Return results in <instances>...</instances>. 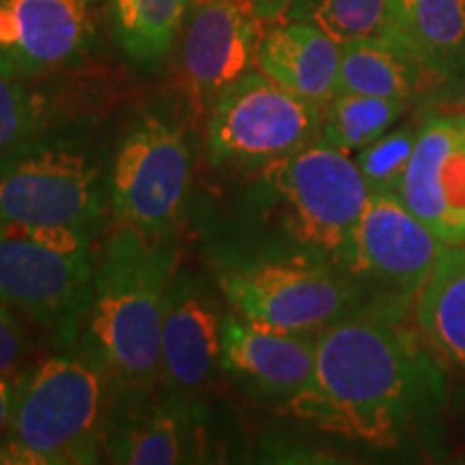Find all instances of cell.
<instances>
[{"label": "cell", "instance_id": "obj_12", "mask_svg": "<svg viewBox=\"0 0 465 465\" xmlns=\"http://www.w3.org/2000/svg\"><path fill=\"white\" fill-rule=\"evenodd\" d=\"M444 243H465V114H438L418 130L399 192Z\"/></svg>", "mask_w": 465, "mask_h": 465}, {"label": "cell", "instance_id": "obj_6", "mask_svg": "<svg viewBox=\"0 0 465 465\" xmlns=\"http://www.w3.org/2000/svg\"><path fill=\"white\" fill-rule=\"evenodd\" d=\"M218 282L235 315L293 334L330 328L353 300L345 278L312 252L235 261L223 267Z\"/></svg>", "mask_w": 465, "mask_h": 465}, {"label": "cell", "instance_id": "obj_26", "mask_svg": "<svg viewBox=\"0 0 465 465\" xmlns=\"http://www.w3.org/2000/svg\"><path fill=\"white\" fill-rule=\"evenodd\" d=\"M9 308L0 302V375L3 377L15 373L26 349L25 328Z\"/></svg>", "mask_w": 465, "mask_h": 465}, {"label": "cell", "instance_id": "obj_13", "mask_svg": "<svg viewBox=\"0 0 465 465\" xmlns=\"http://www.w3.org/2000/svg\"><path fill=\"white\" fill-rule=\"evenodd\" d=\"M224 315L218 300L192 274L174 272L160 334V383L188 397L212 380L223 353Z\"/></svg>", "mask_w": 465, "mask_h": 465}, {"label": "cell", "instance_id": "obj_4", "mask_svg": "<svg viewBox=\"0 0 465 465\" xmlns=\"http://www.w3.org/2000/svg\"><path fill=\"white\" fill-rule=\"evenodd\" d=\"M369 192L347 151L315 141L257 171L248 199L308 252L342 259Z\"/></svg>", "mask_w": 465, "mask_h": 465}, {"label": "cell", "instance_id": "obj_29", "mask_svg": "<svg viewBox=\"0 0 465 465\" xmlns=\"http://www.w3.org/2000/svg\"><path fill=\"white\" fill-rule=\"evenodd\" d=\"M293 0H254V9L263 22H278L287 15Z\"/></svg>", "mask_w": 465, "mask_h": 465}, {"label": "cell", "instance_id": "obj_18", "mask_svg": "<svg viewBox=\"0 0 465 465\" xmlns=\"http://www.w3.org/2000/svg\"><path fill=\"white\" fill-rule=\"evenodd\" d=\"M431 84L414 52L394 37H371L341 44L339 91L410 100Z\"/></svg>", "mask_w": 465, "mask_h": 465}, {"label": "cell", "instance_id": "obj_3", "mask_svg": "<svg viewBox=\"0 0 465 465\" xmlns=\"http://www.w3.org/2000/svg\"><path fill=\"white\" fill-rule=\"evenodd\" d=\"M108 375L91 358L52 356L17 377L0 463L86 465L106 446Z\"/></svg>", "mask_w": 465, "mask_h": 465}, {"label": "cell", "instance_id": "obj_28", "mask_svg": "<svg viewBox=\"0 0 465 465\" xmlns=\"http://www.w3.org/2000/svg\"><path fill=\"white\" fill-rule=\"evenodd\" d=\"M14 388L15 381H9L7 377L0 375V444H3L9 429L11 407H14Z\"/></svg>", "mask_w": 465, "mask_h": 465}, {"label": "cell", "instance_id": "obj_23", "mask_svg": "<svg viewBox=\"0 0 465 465\" xmlns=\"http://www.w3.org/2000/svg\"><path fill=\"white\" fill-rule=\"evenodd\" d=\"M306 17L339 45L392 35L391 0H311Z\"/></svg>", "mask_w": 465, "mask_h": 465}, {"label": "cell", "instance_id": "obj_20", "mask_svg": "<svg viewBox=\"0 0 465 465\" xmlns=\"http://www.w3.org/2000/svg\"><path fill=\"white\" fill-rule=\"evenodd\" d=\"M190 0H110L116 42L130 61L158 67L173 50Z\"/></svg>", "mask_w": 465, "mask_h": 465}, {"label": "cell", "instance_id": "obj_10", "mask_svg": "<svg viewBox=\"0 0 465 465\" xmlns=\"http://www.w3.org/2000/svg\"><path fill=\"white\" fill-rule=\"evenodd\" d=\"M182 44L185 97L196 114H207L223 91L257 61L265 22L254 0H190Z\"/></svg>", "mask_w": 465, "mask_h": 465}, {"label": "cell", "instance_id": "obj_8", "mask_svg": "<svg viewBox=\"0 0 465 465\" xmlns=\"http://www.w3.org/2000/svg\"><path fill=\"white\" fill-rule=\"evenodd\" d=\"M190 177L192 149L182 127L155 113L138 116L119 143L106 182L116 223L171 240Z\"/></svg>", "mask_w": 465, "mask_h": 465}, {"label": "cell", "instance_id": "obj_9", "mask_svg": "<svg viewBox=\"0 0 465 465\" xmlns=\"http://www.w3.org/2000/svg\"><path fill=\"white\" fill-rule=\"evenodd\" d=\"M93 270V252H63L0 220V302L65 342L74 341L89 312Z\"/></svg>", "mask_w": 465, "mask_h": 465}, {"label": "cell", "instance_id": "obj_16", "mask_svg": "<svg viewBox=\"0 0 465 465\" xmlns=\"http://www.w3.org/2000/svg\"><path fill=\"white\" fill-rule=\"evenodd\" d=\"M341 45L308 20H278L261 37L254 67L325 106L339 91Z\"/></svg>", "mask_w": 465, "mask_h": 465}, {"label": "cell", "instance_id": "obj_19", "mask_svg": "<svg viewBox=\"0 0 465 465\" xmlns=\"http://www.w3.org/2000/svg\"><path fill=\"white\" fill-rule=\"evenodd\" d=\"M188 411L183 397L151 403L106 429L110 461L125 465H174L183 461Z\"/></svg>", "mask_w": 465, "mask_h": 465}, {"label": "cell", "instance_id": "obj_17", "mask_svg": "<svg viewBox=\"0 0 465 465\" xmlns=\"http://www.w3.org/2000/svg\"><path fill=\"white\" fill-rule=\"evenodd\" d=\"M414 302L424 339L465 369V243H446Z\"/></svg>", "mask_w": 465, "mask_h": 465}, {"label": "cell", "instance_id": "obj_11", "mask_svg": "<svg viewBox=\"0 0 465 465\" xmlns=\"http://www.w3.org/2000/svg\"><path fill=\"white\" fill-rule=\"evenodd\" d=\"M444 246L397 192L371 190L341 261L401 295H416Z\"/></svg>", "mask_w": 465, "mask_h": 465}, {"label": "cell", "instance_id": "obj_30", "mask_svg": "<svg viewBox=\"0 0 465 465\" xmlns=\"http://www.w3.org/2000/svg\"><path fill=\"white\" fill-rule=\"evenodd\" d=\"M459 113L465 114V91H463V97H461V102H459Z\"/></svg>", "mask_w": 465, "mask_h": 465}, {"label": "cell", "instance_id": "obj_7", "mask_svg": "<svg viewBox=\"0 0 465 465\" xmlns=\"http://www.w3.org/2000/svg\"><path fill=\"white\" fill-rule=\"evenodd\" d=\"M106 194L100 162L78 144L33 138L0 155V220L95 232Z\"/></svg>", "mask_w": 465, "mask_h": 465}, {"label": "cell", "instance_id": "obj_14", "mask_svg": "<svg viewBox=\"0 0 465 465\" xmlns=\"http://www.w3.org/2000/svg\"><path fill=\"white\" fill-rule=\"evenodd\" d=\"M91 35L86 0H0V72L28 78L65 67Z\"/></svg>", "mask_w": 465, "mask_h": 465}, {"label": "cell", "instance_id": "obj_2", "mask_svg": "<svg viewBox=\"0 0 465 465\" xmlns=\"http://www.w3.org/2000/svg\"><path fill=\"white\" fill-rule=\"evenodd\" d=\"M177 252L168 237L119 224L93 270L86 358L130 394L160 381V334Z\"/></svg>", "mask_w": 465, "mask_h": 465}, {"label": "cell", "instance_id": "obj_27", "mask_svg": "<svg viewBox=\"0 0 465 465\" xmlns=\"http://www.w3.org/2000/svg\"><path fill=\"white\" fill-rule=\"evenodd\" d=\"M414 3L416 0H391V9H392V35L391 37L399 39L401 44H405L407 22H410Z\"/></svg>", "mask_w": 465, "mask_h": 465}, {"label": "cell", "instance_id": "obj_22", "mask_svg": "<svg viewBox=\"0 0 465 465\" xmlns=\"http://www.w3.org/2000/svg\"><path fill=\"white\" fill-rule=\"evenodd\" d=\"M407 100L336 93L323 106L319 141L341 151H360L388 132L405 113Z\"/></svg>", "mask_w": 465, "mask_h": 465}, {"label": "cell", "instance_id": "obj_1", "mask_svg": "<svg viewBox=\"0 0 465 465\" xmlns=\"http://www.w3.org/2000/svg\"><path fill=\"white\" fill-rule=\"evenodd\" d=\"M411 360L391 325L336 322L315 339L311 380L289 397V411L322 431L392 449L410 418Z\"/></svg>", "mask_w": 465, "mask_h": 465}, {"label": "cell", "instance_id": "obj_25", "mask_svg": "<svg viewBox=\"0 0 465 465\" xmlns=\"http://www.w3.org/2000/svg\"><path fill=\"white\" fill-rule=\"evenodd\" d=\"M42 104L17 75L0 72V155L37 138Z\"/></svg>", "mask_w": 465, "mask_h": 465}, {"label": "cell", "instance_id": "obj_5", "mask_svg": "<svg viewBox=\"0 0 465 465\" xmlns=\"http://www.w3.org/2000/svg\"><path fill=\"white\" fill-rule=\"evenodd\" d=\"M323 106L250 69L218 95L207 113V153L213 166L261 171L319 141Z\"/></svg>", "mask_w": 465, "mask_h": 465}, {"label": "cell", "instance_id": "obj_24", "mask_svg": "<svg viewBox=\"0 0 465 465\" xmlns=\"http://www.w3.org/2000/svg\"><path fill=\"white\" fill-rule=\"evenodd\" d=\"M416 136V127L405 125L397 132H386L377 141L360 149L356 164L364 182L369 183V190L399 192L401 179L414 151Z\"/></svg>", "mask_w": 465, "mask_h": 465}, {"label": "cell", "instance_id": "obj_15", "mask_svg": "<svg viewBox=\"0 0 465 465\" xmlns=\"http://www.w3.org/2000/svg\"><path fill=\"white\" fill-rule=\"evenodd\" d=\"M220 366L272 397H293L315 369V339L224 315Z\"/></svg>", "mask_w": 465, "mask_h": 465}, {"label": "cell", "instance_id": "obj_21", "mask_svg": "<svg viewBox=\"0 0 465 465\" xmlns=\"http://www.w3.org/2000/svg\"><path fill=\"white\" fill-rule=\"evenodd\" d=\"M429 78H446L465 56V0H416L405 31Z\"/></svg>", "mask_w": 465, "mask_h": 465}]
</instances>
